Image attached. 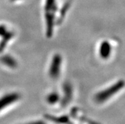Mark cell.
I'll return each instance as SVG.
<instances>
[{
	"label": "cell",
	"instance_id": "6da1fadb",
	"mask_svg": "<svg viewBox=\"0 0 125 124\" xmlns=\"http://www.w3.org/2000/svg\"><path fill=\"white\" fill-rule=\"evenodd\" d=\"M56 8V0H46L45 5L46 20L47 24V35L50 37L52 35L54 25V15Z\"/></svg>",
	"mask_w": 125,
	"mask_h": 124
},
{
	"label": "cell",
	"instance_id": "7a4b0ae2",
	"mask_svg": "<svg viewBox=\"0 0 125 124\" xmlns=\"http://www.w3.org/2000/svg\"><path fill=\"white\" fill-rule=\"evenodd\" d=\"M122 86V83H117L111 87L102 91L95 95V99L98 103H102L103 101L109 98L112 95L114 94Z\"/></svg>",
	"mask_w": 125,
	"mask_h": 124
},
{
	"label": "cell",
	"instance_id": "3957f363",
	"mask_svg": "<svg viewBox=\"0 0 125 124\" xmlns=\"http://www.w3.org/2000/svg\"><path fill=\"white\" fill-rule=\"evenodd\" d=\"M62 64V58L59 54H57L53 57L50 65L49 74L52 79H55L59 77L60 72V66Z\"/></svg>",
	"mask_w": 125,
	"mask_h": 124
},
{
	"label": "cell",
	"instance_id": "277c9868",
	"mask_svg": "<svg viewBox=\"0 0 125 124\" xmlns=\"http://www.w3.org/2000/svg\"><path fill=\"white\" fill-rule=\"evenodd\" d=\"M20 97L18 93H10L0 98V110L17 101Z\"/></svg>",
	"mask_w": 125,
	"mask_h": 124
},
{
	"label": "cell",
	"instance_id": "5b68a950",
	"mask_svg": "<svg viewBox=\"0 0 125 124\" xmlns=\"http://www.w3.org/2000/svg\"><path fill=\"white\" fill-rule=\"evenodd\" d=\"M111 48L109 43L106 41L102 42L100 47V55L104 59H106L111 54Z\"/></svg>",
	"mask_w": 125,
	"mask_h": 124
},
{
	"label": "cell",
	"instance_id": "8992f818",
	"mask_svg": "<svg viewBox=\"0 0 125 124\" xmlns=\"http://www.w3.org/2000/svg\"><path fill=\"white\" fill-rule=\"evenodd\" d=\"M1 61L3 63L10 68H15L17 66V62L11 57L6 55L1 58Z\"/></svg>",
	"mask_w": 125,
	"mask_h": 124
},
{
	"label": "cell",
	"instance_id": "52a82bcc",
	"mask_svg": "<svg viewBox=\"0 0 125 124\" xmlns=\"http://www.w3.org/2000/svg\"><path fill=\"white\" fill-rule=\"evenodd\" d=\"M72 87L71 85L69 84H65L64 85V93H65V96H64V99H63V103H67L71 99L72 96Z\"/></svg>",
	"mask_w": 125,
	"mask_h": 124
},
{
	"label": "cell",
	"instance_id": "ba28073f",
	"mask_svg": "<svg viewBox=\"0 0 125 124\" xmlns=\"http://www.w3.org/2000/svg\"><path fill=\"white\" fill-rule=\"evenodd\" d=\"M59 96L58 95L57 93H51L49 96H48L47 100L48 102L50 104H54L57 102V101L59 100Z\"/></svg>",
	"mask_w": 125,
	"mask_h": 124
},
{
	"label": "cell",
	"instance_id": "9c48e42d",
	"mask_svg": "<svg viewBox=\"0 0 125 124\" xmlns=\"http://www.w3.org/2000/svg\"><path fill=\"white\" fill-rule=\"evenodd\" d=\"M6 32V27L4 25H0V36H3Z\"/></svg>",
	"mask_w": 125,
	"mask_h": 124
},
{
	"label": "cell",
	"instance_id": "30bf717a",
	"mask_svg": "<svg viewBox=\"0 0 125 124\" xmlns=\"http://www.w3.org/2000/svg\"><path fill=\"white\" fill-rule=\"evenodd\" d=\"M11 1H15V0H11ZM16 1H17V0H16Z\"/></svg>",
	"mask_w": 125,
	"mask_h": 124
}]
</instances>
